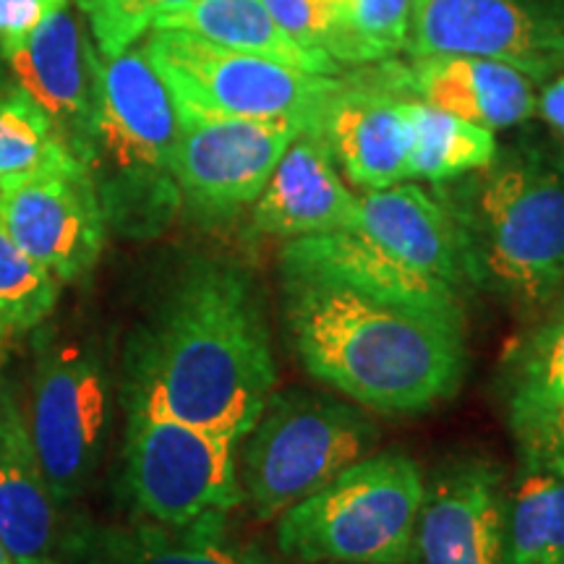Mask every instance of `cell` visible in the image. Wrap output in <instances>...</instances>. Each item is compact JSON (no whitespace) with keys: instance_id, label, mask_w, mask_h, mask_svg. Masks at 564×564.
<instances>
[{"instance_id":"14","label":"cell","mask_w":564,"mask_h":564,"mask_svg":"<svg viewBox=\"0 0 564 564\" xmlns=\"http://www.w3.org/2000/svg\"><path fill=\"white\" fill-rule=\"evenodd\" d=\"M507 478L486 455L442 463L423 486L413 564H502Z\"/></svg>"},{"instance_id":"9","label":"cell","mask_w":564,"mask_h":564,"mask_svg":"<svg viewBox=\"0 0 564 564\" xmlns=\"http://www.w3.org/2000/svg\"><path fill=\"white\" fill-rule=\"evenodd\" d=\"M230 434L192 426L152 408H129L126 484L147 520L186 525L243 502Z\"/></svg>"},{"instance_id":"6","label":"cell","mask_w":564,"mask_h":564,"mask_svg":"<svg viewBox=\"0 0 564 564\" xmlns=\"http://www.w3.org/2000/svg\"><path fill=\"white\" fill-rule=\"evenodd\" d=\"M423 486L411 455H366L280 514L278 549L303 564H413Z\"/></svg>"},{"instance_id":"5","label":"cell","mask_w":564,"mask_h":564,"mask_svg":"<svg viewBox=\"0 0 564 564\" xmlns=\"http://www.w3.org/2000/svg\"><path fill=\"white\" fill-rule=\"evenodd\" d=\"M91 133L84 160L105 223L123 236L150 238L181 207L173 178L178 110L141 47L102 58L91 53Z\"/></svg>"},{"instance_id":"13","label":"cell","mask_w":564,"mask_h":564,"mask_svg":"<svg viewBox=\"0 0 564 564\" xmlns=\"http://www.w3.org/2000/svg\"><path fill=\"white\" fill-rule=\"evenodd\" d=\"M0 225L61 285L95 270L108 232L100 196L84 165L0 186Z\"/></svg>"},{"instance_id":"22","label":"cell","mask_w":564,"mask_h":564,"mask_svg":"<svg viewBox=\"0 0 564 564\" xmlns=\"http://www.w3.org/2000/svg\"><path fill=\"white\" fill-rule=\"evenodd\" d=\"M87 564H238L228 539V512H209L186 525L144 520L102 528L84 539Z\"/></svg>"},{"instance_id":"7","label":"cell","mask_w":564,"mask_h":564,"mask_svg":"<svg viewBox=\"0 0 564 564\" xmlns=\"http://www.w3.org/2000/svg\"><path fill=\"white\" fill-rule=\"evenodd\" d=\"M371 411L335 394L274 392L243 436L241 489L253 518L272 523L377 449Z\"/></svg>"},{"instance_id":"2","label":"cell","mask_w":564,"mask_h":564,"mask_svg":"<svg viewBox=\"0 0 564 564\" xmlns=\"http://www.w3.org/2000/svg\"><path fill=\"white\" fill-rule=\"evenodd\" d=\"M282 312L303 369L371 413H423L465 382V322L455 316L299 274H282Z\"/></svg>"},{"instance_id":"24","label":"cell","mask_w":564,"mask_h":564,"mask_svg":"<svg viewBox=\"0 0 564 564\" xmlns=\"http://www.w3.org/2000/svg\"><path fill=\"white\" fill-rule=\"evenodd\" d=\"M408 100L413 126V147L408 160V178L429 181L434 186L484 171L499 154L494 131L444 112L421 100Z\"/></svg>"},{"instance_id":"31","label":"cell","mask_w":564,"mask_h":564,"mask_svg":"<svg viewBox=\"0 0 564 564\" xmlns=\"http://www.w3.org/2000/svg\"><path fill=\"white\" fill-rule=\"evenodd\" d=\"M520 460L560 468L564 465V400L539 426L518 440Z\"/></svg>"},{"instance_id":"3","label":"cell","mask_w":564,"mask_h":564,"mask_svg":"<svg viewBox=\"0 0 564 564\" xmlns=\"http://www.w3.org/2000/svg\"><path fill=\"white\" fill-rule=\"evenodd\" d=\"M280 270L463 322L474 288L453 212L413 183L364 192L352 228L288 241Z\"/></svg>"},{"instance_id":"11","label":"cell","mask_w":564,"mask_h":564,"mask_svg":"<svg viewBox=\"0 0 564 564\" xmlns=\"http://www.w3.org/2000/svg\"><path fill=\"white\" fill-rule=\"evenodd\" d=\"M173 178L181 204L204 223H228L251 207L299 133L295 118H202L178 112Z\"/></svg>"},{"instance_id":"33","label":"cell","mask_w":564,"mask_h":564,"mask_svg":"<svg viewBox=\"0 0 564 564\" xmlns=\"http://www.w3.org/2000/svg\"><path fill=\"white\" fill-rule=\"evenodd\" d=\"M238 564H282V562L274 560V556L270 552H264L262 546L249 544L238 552Z\"/></svg>"},{"instance_id":"19","label":"cell","mask_w":564,"mask_h":564,"mask_svg":"<svg viewBox=\"0 0 564 564\" xmlns=\"http://www.w3.org/2000/svg\"><path fill=\"white\" fill-rule=\"evenodd\" d=\"M356 220L358 196L345 186L333 150L316 131L293 139L251 204V232L285 241L352 228Z\"/></svg>"},{"instance_id":"28","label":"cell","mask_w":564,"mask_h":564,"mask_svg":"<svg viewBox=\"0 0 564 564\" xmlns=\"http://www.w3.org/2000/svg\"><path fill=\"white\" fill-rule=\"evenodd\" d=\"M188 3L194 0H79V11L89 21L97 53L110 58L129 51L160 17L186 9Z\"/></svg>"},{"instance_id":"4","label":"cell","mask_w":564,"mask_h":564,"mask_svg":"<svg viewBox=\"0 0 564 564\" xmlns=\"http://www.w3.org/2000/svg\"><path fill=\"white\" fill-rule=\"evenodd\" d=\"M453 212L470 285L535 314L564 288V152L518 144L474 178L436 186Z\"/></svg>"},{"instance_id":"21","label":"cell","mask_w":564,"mask_h":564,"mask_svg":"<svg viewBox=\"0 0 564 564\" xmlns=\"http://www.w3.org/2000/svg\"><path fill=\"white\" fill-rule=\"evenodd\" d=\"M152 30H183L220 47L264 55L312 74H340V66L327 53L306 51L282 32L262 0H194L186 9L160 17Z\"/></svg>"},{"instance_id":"27","label":"cell","mask_w":564,"mask_h":564,"mask_svg":"<svg viewBox=\"0 0 564 564\" xmlns=\"http://www.w3.org/2000/svg\"><path fill=\"white\" fill-rule=\"evenodd\" d=\"M61 282L26 257L0 225V348L53 314Z\"/></svg>"},{"instance_id":"37","label":"cell","mask_w":564,"mask_h":564,"mask_svg":"<svg viewBox=\"0 0 564 564\" xmlns=\"http://www.w3.org/2000/svg\"><path fill=\"white\" fill-rule=\"evenodd\" d=\"M560 468H562V470H564V465H560Z\"/></svg>"},{"instance_id":"25","label":"cell","mask_w":564,"mask_h":564,"mask_svg":"<svg viewBox=\"0 0 564 564\" xmlns=\"http://www.w3.org/2000/svg\"><path fill=\"white\" fill-rule=\"evenodd\" d=\"M426 0H350L327 21L324 53L337 66L382 63L403 53Z\"/></svg>"},{"instance_id":"34","label":"cell","mask_w":564,"mask_h":564,"mask_svg":"<svg viewBox=\"0 0 564 564\" xmlns=\"http://www.w3.org/2000/svg\"><path fill=\"white\" fill-rule=\"evenodd\" d=\"M316 9L324 13V21L335 19L337 13H343L350 6V0H314Z\"/></svg>"},{"instance_id":"10","label":"cell","mask_w":564,"mask_h":564,"mask_svg":"<svg viewBox=\"0 0 564 564\" xmlns=\"http://www.w3.org/2000/svg\"><path fill=\"white\" fill-rule=\"evenodd\" d=\"M108 423L110 379L100 352L84 343H58L40 352L26 429L58 505L87 491Z\"/></svg>"},{"instance_id":"12","label":"cell","mask_w":564,"mask_h":564,"mask_svg":"<svg viewBox=\"0 0 564 564\" xmlns=\"http://www.w3.org/2000/svg\"><path fill=\"white\" fill-rule=\"evenodd\" d=\"M405 51L491 58L546 84L564 70V0H426Z\"/></svg>"},{"instance_id":"1","label":"cell","mask_w":564,"mask_h":564,"mask_svg":"<svg viewBox=\"0 0 564 564\" xmlns=\"http://www.w3.org/2000/svg\"><path fill=\"white\" fill-rule=\"evenodd\" d=\"M274 392L257 282L232 264L192 267L133 340L126 403L243 440Z\"/></svg>"},{"instance_id":"16","label":"cell","mask_w":564,"mask_h":564,"mask_svg":"<svg viewBox=\"0 0 564 564\" xmlns=\"http://www.w3.org/2000/svg\"><path fill=\"white\" fill-rule=\"evenodd\" d=\"M384 68V79H373L377 87L411 95V100L434 105L489 131L525 123L539 105V84L531 76L491 58L432 55L411 58V66L390 61Z\"/></svg>"},{"instance_id":"35","label":"cell","mask_w":564,"mask_h":564,"mask_svg":"<svg viewBox=\"0 0 564 564\" xmlns=\"http://www.w3.org/2000/svg\"><path fill=\"white\" fill-rule=\"evenodd\" d=\"M0 564H13L9 552H6V549H3V544H0Z\"/></svg>"},{"instance_id":"8","label":"cell","mask_w":564,"mask_h":564,"mask_svg":"<svg viewBox=\"0 0 564 564\" xmlns=\"http://www.w3.org/2000/svg\"><path fill=\"white\" fill-rule=\"evenodd\" d=\"M141 51L171 89L175 110L202 118H295L314 131L340 76L220 47L183 30H152Z\"/></svg>"},{"instance_id":"15","label":"cell","mask_w":564,"mask_h":564,"mask_svg":"<svg viewBox=\"0 0 564 564\" xmlns=\"http://www.w3.org/2000/svg\"><path fill=\"white\" fill-rule=\"evenodd\" d=\"M87 535L70 533L34 453L26 415L0 387V544L13 564H66Z\"/></svg>"},{"instance_id":"32","label":"cell","mask_w":564,"mask_h":564,"mask_svg":"<svg viewBox=\"0 0 564 564\" xmlns=\"http://www.w3.org/2000/svg\"><path fill=\"white\" fill-rule=\"evenodd\" d=\"M535 112H539L549 129L564 141V70L556 74L552 82H546L544 91L539 95Z\"/></svg>"},{"instance_id":"36","label":"cell","mask_w":564,"mask_h":564,"mask_svg":"<svg viewBox=\"0 0 564 564\" xmlns=\"http://www.w3.org/2000/svg\"><path fill=\"white\" fill-rule=\"evenodd\" d=\"M556 564H564V556H562V560H560V562H556Z\"/></svg>"},{"instance_id":"26","label":"cell","mask_w":564,"mask_h":564,"mask_svg":"<svg viewBox=\"0 0 564 564\" xmlns=\"http://www.w3.org/2000/svg\"><path fill=\"white\" fill-rule=\"evenodd\" d=\"M76 165L51 118L19 87L0 89V186Z\"/></svg>"},{"instance_id":"17","label":"cell","mask_w":564,"mask_h":564,"mask_svg":"<svg viewBox=\"0 0 564 564\" xmlns=\"http://www.w3.org/2000/svg\"><path fill=\"white\" fill-rule=\"evenodd\" d=\"M348 181L364 192L408 181L413 126L408 100L377 84L343 82L314 126Z\"/></svg>"},{"instance_id":"30","label":"cell","mask_w":564,"mask_h":564,"mask_svg":"<svg viewBox=\"0 0 564 564\" xmlns=\"http://www.w3.org/2000/svg\"><path fill=\"white\" fill-rule=\"evenodd\" d=\"M282 32H288L306 51L324 53L327 21L314 0H262Z\"/></svg>"},{"instance_id":"18","label":"cell","mask_w":564,"mask_h":564,"mask_svg":"<svg viewBox=\"0 0 564 564\" xmlns=\"http://www.w3.org/2000/svg\"><path fill=\"white\" fill-rule=\"evenodd\" d=\"M91 45L79 11L70 6L53 13L21 51L11 55L17 87L51 118L76 160H87L91 133Z\"/></svg>"},{"instance_id":"23","label":"cell","mask_w":564,"mask_h":564,"mask_svg":"<svg viewBox=\"0 0 564 564\" xmlns=\"http://www.w3.org/2000/svg\"><path fill=\"white\" fill-rule=\"evenodd\" d=\"M564 556V470L523 463L505 494L502 564H556Z\"/></svg>"},{"instance_id":"20","label":"cell","mask_w":564,"mask_h":564,"mask_svg":"<svg viewBox=\"0 0 564 564\" xmlns=\"http://www.w3.org/2000/svg\"><path fill=\"white\" fill-rule=\"evenodd\" d=\"M507 426L523 440L564 400V288L533 314L499 364Z\"/></svg>"},{"instance_id":"29","label":"cell","mask_w":564,"mask_h":564,"mask_svg":"<svg viewBox=\"0 0 564 564\" xmlns=\"http://www.w3.org/2000/svg\"><path fill=\"white\" fill-rule=\"evenodd\" d=\"M68 0H0V53L11 58Z\"/></svg>"}]
</instances>
